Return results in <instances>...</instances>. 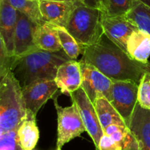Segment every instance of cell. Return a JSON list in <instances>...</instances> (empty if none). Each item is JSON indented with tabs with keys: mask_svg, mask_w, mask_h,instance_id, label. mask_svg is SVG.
I'll use <instances>...</instances> for the list:
<instances>
[{
	"mask_svg": "<svg viewBox=\"0 0 150 150\" xmlns=\"http://www.w3.org/2000/svg\"><path fill=\"white\" fill-rule=\"evenodd\" d=\"M38 24L18 12L17 26L14 38L13 56L21 57L38 48L35 44L34 36Z\"/></svg>",
	"mask_w": 150,
	"mask_h": 150,
	"instance_id": "4fadbf2b",
	"label": "cell"
},
{
	"mask_svg": "<svg viewBox=\"0 0 150 150\" xmlns=\"http://www.w3.org/2000/svg\"><path fill=\"white\" fill-rule=\"evenodd\" d=\"M140 30L150 35V7L136 0L133 8L125 16Z\"/></svg>",
	"mask_w": 150,
	"mask_h": 150,
	"instance_id": "44dd1931",
	"label": "cell"
},
{
	"mask_svg": "<svg viewBox=\"0 0 150 150\" xmlns=\"http://www.w3.org/2000/svg\"><path fill=\"white\" fill-rule=\"evenodd\" d=\"M8 1L18 11L23 13L36 24L45 23L40 10L39 0H8Z\"/></svg>",
	"mask_w": 150,
	"mask_h": 150,
	"instance_id": "7402d4cb",
	"label": "cell"
},
{
	"mask_svg": "<svg viewBox=\"0 0 150 150\" xmlns=\"http://www.w3.org/2000/svg\"><path fill=\"white\" fill-rule=\"evenodd\" d=\"M18 129L0 133V150H23L18 136Z\"/></svg>",
	"mask_w": 150,
	"mask_h": 150,
	"instance_id": "d4e9b609",
	"label": "cell"
},
{
	"mask_svg": "<svg viewBox=\"0 0 150 150\" xmlns=\"http://www.w3.org/2000/svg\"><path fill=\"white\" fill-rule=\"evenodd\" d=\"M136 0H104L101 13L108 16H125L133 8Z\"/></svg>",
	"mask_w": 150,
	"mask_h": 150,
	"instance_id": "cb8c5ba5",
	"label": "cell"
},
{
	"mask_svg": "<svg viewBox=\"0 0 150 150\" xmlns=\"http://www.w3.org/2000/svg\"><path fill=\"white\" fill-rule=\"evenodd\" d=\"M54 81L63 94L70 95L81 88L82 73L80 62L71 59L62 64L57 70Z\"/></svg>",
	"mask_w": 150,
	"mask_h": 150,
	"instance_id": "5bb4252c",
	"label": "cell"
},
{
	"mask_svg": "<svg viewBox=\"0 0 150 150\" xmlns=\"http://www.w3.org/2000/svg\"><path fill=\"white\" fill-rule=\"evenodd\" d=\"M49 1H73L75 0H49Z\"/></svg>",
	"mask_w": 150,
	"mask_h": 150,
	"instance_id": "f546056e",
	"label": "cell"
},
{
	"mask_svg": "<svg viewBox=\"0 0 150 150\" xmlns=\"http://www.w3.org/2000/svg\"><path fill=\"white\" fill-rule=\"evenodd\" d=\"M81 60L92 64L112 81H133L139 84L150 73V62L133 60L105 35L95 44L83 46Z\"/></svg>",
	"mask_w": 150,
	"mask_h": 150,
	"instance_id": "6da1fadb",
	"label": "cell"
},
{
	"mask_svg": "<svg viewBox=\"0 0 150 150\" xmlns=\"http://www.w3.org/2000/svg\"><path fill=\"white\" fill-rule=\"evenodd\" d=\"M34 41L39 49L51 52L62 51L57 26L43 23L38 25L35 32Z\"/></svg>",
	"mask_w": 150,
	"mask_h": 150,
	"instance_id": "e0dca14e",
	"label": "cell"
},
{
	"mask_svg": "<svg viewBox=\"0 0 150 150\" xmlns=\"http://www.w3.org/2000/svg\"><path fill=\"white\" fill-rule=\"evenodd\" d=\"M98 150H122V148L112 138L104 133L100 141Z\"/></svg>",
	"mask_w": 150,
	"mask_h": 150,
	"instance_id": "4316f807",
	"label": "cell"
},
{
	"mask_svg": "<svg viewBox=\"0 0 150 150\" xmlns=\"http://www.w3.org/2000/svg\"><path fill=\"white\" fill-rule=\"evenodd\" d=\"M102 13L76 0L65 29L82 46H89L100 40L104 35Z\"/></svg>",
	"mask_w": 150,
	"mask_h": 150,
	"instance_id": "277c9868",
	"label": "cell"
},
{
	"mask_svg": "<svg viewBox=\"0 0 150 150\" xmlns=\"http://www.w3.org/2000/svg\"><path fill=\"white\" fill-rule=\"evenodd\" d=\"M56 150H61V149H57H57H56Z\"/></svg>",
	"mask_w": 150,
	"mask_h": 150,
	"instance_id": "4dcf8cb0",
	"label": "cell"
},
{
	"mask_svg": "<svg viewBox=\"0 0 150 150\" xmlns=\"http://www.w3.org/2000/svg\"><path fill=\"white\" fill-rule=\"evenodd\" d=\"M70 96L72 101L77 105L86 131L92 138L95 149L98 150L100 141L104 135V131L100 123L93 103L88 98L82 88L72 93Z\"/></svg>",
	"mask_w": 150,
	"mask_h": 150,
	"instance_id": "ba28073f",
	"label": "cell"
},
{
	"mask_svg": "<svg viewBox=\"0 0 150 150\" xmlns=\"http://www.w3.org/2000/svg\"><path fill=\"white\" fill-rule=\"evenodd\" d=\"M128 127L136 138L140 150H150V110L138 103Z\"/></svg>",
	"mask_w": 150,
	"mask_h": 150,
	"instance_id": "9a60e30c",
	"label": "cell"
},
{
	"mask_svg": "<svg viewBox=\"0 0 150 150\" xmlns=\"http://www.w3.org/2000/svg\"><path fill=\"white\" fill-rule=\"evenodd\" d=\"M57 29L63 51L71 59L76 60L80 54H83V46L80 45L64 27L57 26Z\"/></svg>",
	"mask_w": 150,
	"mask_h": 150,
	"instance_id": "603a6c76",
	"label": "cell"
},
{
	"mask_svg": "<svg viewBox=\"0 0 150 150\" xmlns=\"http://www.w3.org/2000/svg\"><path fill=\"white\" fill-rule=\"evenodd\" d=\"M58 89L54 80L36 81L22 87L26 109L37 115L42 105L54 96Z\"/></svg>",
	"mask_w": 150,
	"mask_h": 150,
	"instance_id": "30bf717a",
	"label": "cell"
},
{
	"mask_svg": "<svg viewBox=\"0 0 150 150\" xmlns=\"http://www.w3.org/2000/svg\"><path fill=\"white\" fill-rule=\"evenodd\" d=\"M139 1H141L142 3H144V4H145L146 5L150 7V0H139Z\"/></svg>",
	"mask_w": 150,
	"mask_h": 150,
	"instance_id": "f1b7e54d",
	"label": "cell"
},
{
	"mask_svg": "<svg viewBox=\"0 0 150 150\" xmlns=\"http://www.w3.org/2000/svg\"><path fill=\"white\" fill-rule=\"evenodd\" d=\"M104 133L112 138L122 148V150H140L136 138L127 126L111 125Z\"/></svg>",
	"mask_w": 150,
	"mask_h": 150,
	"instance_id": "ffe728a7",
	"label": "cell"
},
{
	"mask_svg": "<svg viewBox=\"0 0 150 150\" xmlns=\"http://www.w3.org/2000/svg\"><path fill=\"white\" fill-rule=\"evenodd\" d=\"M18 11L8 0H0V41L10 56H13L14 38Z\"/></svg>",
	"mask_w": 150,
	"mask_h": 150,
	"instance_id": "8fae6325",
	"label": "cell"
},
{
	"mask_svg": "<svg viewBox=\"0 0 150 150\" xmlns=\"http://www.w3.org/2000/svg\"><path fill=\"white\" fill-rule=\"evenodd\" d=\"M82 73L81 88L92 103L100 97L109 99L113 81L101 73L95 66L81 59Z\"/></svg>",
	"mask_w": 150,
	"mask_h": 150,
	"instance_id": "52a82bcc",
	"label": "cell"
},
{
	"mask_svg": "<svg viewBox=\"0 0 150 150\" xmlns=\"http://www.w3.org/2000/svg\"><path fill=\"white\" fill-rule=\"evenodd\" d=\"M80 1L84 4H86V5L98 9L101 11L104 0H80Z\"/></svg>",
	"mask_w": 150,
	"mask_h": 150,
	"instance_id": "83f0119b",
	"label": "cell"
},
{
	"mask_svg": "<svg viewBox=\"0 0 150 150\" xmlns=\"http://www.w3.org/2000/svg\"><path fill=\"white\" fill-rule=\"evenodd\" d=\"M93 104L103 131L111 125L127 126L122 117L105 97L98 98Z\"/></svg>",
	"mask_w": 150,
	"mask_h": 150,
	"instance_id": "d6986e66",
	"label": "cell"
},
{
	"mask_svg": "<svg viewBox=\"0 0 150 150\" xmlns=\"http://www.w3.org/2000/svg\"><path fill=\"white\" fill-rule=\"evenodd\" d=\"M76 3V0L73 1L39 0L42 20L45 23L65 28Z\"/></svg>",
	"mask_w": 150,
	"mask_h": 150,
	"instance_id": "7c38bea8",
	"label": "cell"
},
{
	"mask_svg": "<svg viewBox=\"0 0 150 150\" xmlns=\"http://www.w3.org/2000/svg\"><path fill=\"white\" fill-rule=\"evenodd\" d=\"M101 21L104 35L127 53V40L137 30V26L126 16H108L102 13Z\"/></svg>",
	"mask_w": 150,
	"mask_h": 150,
	"instance_id": "9c48e42d",
	"label": "cell"
},
{
	"mask_svg": "<svg viewBox=\"0 0 150 150\" xmlns=\"http://www.w3.org/2000/svg\"><path fill=\"white\" fill-rule=\"evenodd\" d=\"M139 84L133 81H113L108 100L128 127L138 103Z\"/></svg>",
	"mask_w": 150,
	"mask_h": 150,
	"instance_id": "8992f818",
	"label": "cell"
},
{
	"mask_svg": "<svg viewBox=\"0 0 150 150\" xmlns=\"http://www.w3.org/2000/svg\"><path fill=\"white\" fill-rule=\"evenodd\" d=\"M18 136L23 150H33L40 137L39 130L36 122V115L29 110L18 129Z\"/></svg>",
	"mask_w": 150,
	"mask_h": 150,
	"instance_id": "ac0fdd59",
	"label": "cell"
},
{
	"mask_svg": "<svg viewBox=\"0 0 150 150\" xmlns=\"http://www.w3.org/2000/svg\"><path fill=\"white\" fill-rule=\"evenodd\" d=\"M71 60L64 51L51 52L36 49L15 57L11 71L21 87L36 81H54L62 64Z\"/></svg>",
	"mask_w": 150,
	"mask_h": 150,
	"instance_id": "7a4b0ae2",
	"label": "cell"
},
{
	"mask_svg": "<svg viewBox=\"0 0 150 150\" xmlns=\"http://www.w3.org/2000/svg\"><path fill=\"white\" fill-rule=\"evenodd\" d=\"M72 102L70 106L62 107L57 103V98H54L57 113V149H62L64 144L86 131L77 105Z\"/></svg>",
	"mask_w": 150,
	"mask_h": 150,
	"instance_id": "5b68a950",
	"label": "cell"
},
{
	"mask_svg": "<svg viewBox=\"0 0 150 150\" xmlns=\"http://www.w3.org/2000/svg\"><path fill=\"white\" fill-rule=\"evenodd\" d=\"M26 111L22 87L13 72L0 75V133L18 128Z\"/></svg>",
	"mask_w": 150,
	"mask_h": 150,
	"instance_id": "3957f363",
	"label": "cell"
},
{
	"mask_svg": "<svg viewBox=\"0 0 150 150\" xmlns=\"http://www.w3.org/2000/svg\"><path fill=\"white\" fill-rule=\"evenodd\" d=\"M127 53L130 58L139 62L149 63L150 35L138 29L132 33L127 42Z\"/></svg>",
	"mask_w": 150,
	"mask_h": 150,
	"instance_id": "2e32d148",
	"label": "cell"
},
{
	"mask_svg": "<svg viewBox=\"0 0 150 150\" xmlns=\"http://www.w3.org/2000/svg\"><path fill=\"white\" fill-rule=\"evenodd\" d=\"M138 103L143 108L150 110V73H145L139 83Z\"/></svg>",
	"mask_w": 150,
	"mask_h": 150,
	"instance_id": "484cf974",
	"label": "cell"
}]
</instances>
